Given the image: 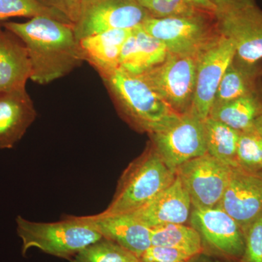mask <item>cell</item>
<instances>
[{"instance_id": "cell-1", "label": "cell", "mask_w": 262, "mask_h": 262, "mask_svg": "<svg viewBox=\"0 0 262 262\" xmlns=\"http://www.w3.org/2000/svg\"><path fill=\"white\" fill-rule=\"evenodd\" d=\"M3 27L26 46L33 82L51 83L69 75L84 61L72 24L37 16L24 23H5Z\"/></svg>"}, {"instance_id": "cell-2", "label": "cell", "mask_w": 262, "mask_h": 262, "mask_svg": "<svg viewBox=\"0 0 262 262\" xmlns=\"http://www.w3.org/2000/svg\"><path fill=\"white\" fill-rule=\"evenodd\" d=\"M101 77L122 116L136 130L149 135L161 132L173 125L181 116L141 75L119 68Z\"/></svg>"}, {"instance_id": "cell-3", "label": "cell", "mask_w": 262, "mask_h": 262, "mask_svg": "<svg viewBox=\"0 0 262 262\" xmlns=\"http://www.w3.org/2000/svg\"><path fill=\"white\" fill-rule=\"evenodd\" d=\"M177 173L167 166L152 144L122 173L113 201L102 215L134 213L170 186Z\"/></svg>"}, {"instance_id": "cell-4", "label": "cell", "mask_w": 262, "mask_h": 262, "mask_svg": "<svg viewBox=\"0 0 262 262\" xmlns=\"http://www.w3.org/2000/svg\"><path fill=\"white\" fill-rule=\"evenodd\" d=\"M17 234L22 241V254L32 248L62 258L70 259L81 251L103 238L83 216L68 215L51 223L31 222L18 215Z\"/></svg>"}, {"instance_id": "cell-5", "label": "cell", "mask_w": 262, "mask_h": 262, "mask_svg": "<svg viewBox=\"0 0 262 262\" xmlns=\"http://www.w3.org/2000/svg\"><path fill=\"white\" fill-rule=\"evenodd\" d=\"M206 14L154 18L149 17L142 29L165 45L169 53L198 57L220 35Z\"/></svg>"}, {"instance_id": "cell-6", "label": "cell", "mask_w": 262, "mask_h": 262, "mask_svg": "<svg viewBox=\"0 0 262 262\" xmlns=\"http://www.w3.org/2000/svg\"><path fill=\"white\" fill-rule=\"evenodd\" d=\"M198 57L179 56L168 52L161 63L141 75L151 89L180 115L192 107Z\"/></svg>"}, {"instance_id": "cell-7", "label": "cell", "mask_w": 262, "mask_h": 262, "mask_svg": "<svg viewBox=\"0 0 262 262\" xmlns=\"http://www.w3.org/2000/svg\"><path fill=\"white\" fill-rule=\"evenodd\" d=\"M190 226L201 237L203 253L231 262H238L246 246L245 234L236 221L220 206L192 208Z\"/></svg>"}, {"instance_id": "cell-8", "label": "cell", "mask_w": 262, "mask_h": 262, "mask_svg": "<svg viewBox=\"0 0 262 262\" xmlns=\"http://www.w3.org/2000/svg\"><path fill=\"white\" fill-rule=\"evenodd\" d=\"M150 17L136 0H83L74 24L78 41L114 29H134Z\"/></svg>"}, {"instance_id": "cell-9", "label": "cell", "mask_w": 262, "mask_h": 262, "mask_svg": "<svg viewBox=\"0 0 262 262\" xmlns=\"http://www.w3.org/2000/svg\"><path fill=\"white\" fill-rule=\"evenodd\" d=\"M151 144L172 171L208 153L204 121L190 111L166 130L150 134Z\"/></svg>"}, {"instance_id": "cell-10", "label": "cell", "mask_w": 262, "mask_h": 262, "mask_svg": "<svg viewBox=\"0 0 262 262\" xmlns=\"http://www.w3.org/2000/svg\"><path fill=\"white\" fill-rule=\"evenodd\" d=\"M232 169L207 153L183 164L177 174L189 193L192 208H209L220 204Z\"/></svg>"}, {"instance_id": "cell-11", "label": "cell", "mask_w": 262, "mask_h": 262, "mask_svg": "<svg viewBox=\"0 0 262 262\" xmlns=\"http://www.w3.org/2000/svg\"><path fill=\"white\" fill-rule=\"evenodd\" d=\"M219 32L233 42V59L243 64L262 61V10L256 4L215 13Z\"/></svg>"}, {"instance_id": "cell-12", "label": "cell", "mask_w": 262, "mask_h": 262, "mask_svg": "<svg viewBox=\"0 0 262 262\" xmlns=\"http://www.w3.org/2000/svg\"><path fill=\"white\" fill-rule=\"evenodd\" d=\"M235 53L233 42L220 34L198 57L193 115L204 121L209 117L217 89Z\"/></svg>"}, {"instance_id": "cell-13", "label": "cell", "mask_w": 262, "mask_h": 262, "mask_svg": "<svg viewBox=\"0 0 262 262\" xmlns=\"http://www.w3.org/2000/svg\"><path fill=\"white\" fill-rule=\"evenodd\" d=\"M218 206L238 224L244 234L262 215V172L232 169L228 186Z\"/></svg>"}, {"instance_id": "cell-14", "label": "cell", "mask_w": 262, "mask_h": 262, "mask_svg": "<svg viewBox=\"0 0 262 262\" xmlns=\"http://www.w3.org/2000/svg\"><path fill=\"white\" fill-rule=\"evenodd\" d=\"M192 208L189 193L177 174L170 186L130 214L151 229L168 224H186L189 220Z\"/></svg>"}, {"instance_id": "cell-15", "label": "cell", "mask_w": 262, "mask_h": 262, "mask_svg": "<svg viewBox=\"0 0 262 262\" xmlns=\"http://www.w3.org/2000/svg\"><path fill=\"white\" fill-rule=\"evenodd\" d=\"M37 117L26 89L0 94V149H11Z\"/></svg>"}, {"instance_id": "cell-16", "label": "cell", "mask_w": 262, "mask_h": 262, "mask_svg": "<svg viewBox=\"0 0 262 262\" xmlns=\"http://www.w3.org/2000/svg\"><path fill=\"white\" fill-rule=\"evenodd\" d=\"M103 238L110 239L140 258L151 246V229L130 214L84 215Z\"/></svg>"}, {"instance_id": "cell-17", "label": "cell", "mask_w": 262, "mask_h": 262, "mask_svg": "<svg viewBox=\"0 0 262 262\" xmlns=\"http://www.w3.org/2000/svg\"><path fill=\"white\" fill-rule=\"evenodd\" d=\"M168 55L165 45L139 26L132 29L122 46L120 69L133 75H141L161 63Z\"/></svg>"}, {"instance_id": "cell-18", "label": "cell", "mask_w": 262, "mask_h": 262, "mask_svg": "<svg viewBox=\"0 0 262 262\" xmlns=\"http://www.w3.org/2000/svg\"><path fill=\"white\" fill-rule=\"evenodd\" d=\"M31 72L24 43L13 33L0 28V94L26 89Z\"/></svg>"}, {"instance_id": "cell-19", "label": "cell", "mask_w": 262, "mask_h": 262, "mask_svg": "<svg viewBox=\"0 0 262 262\" xmlns=\"http://www.w3.org/2000/svg\"><path fill=\"white\" fill-rule=\"evenodd\" d=\"M132 29H114L79 40L84 61L97 71L100 77L120 68L122 46Z\"/></svg>"}, {"instance_id": "cell-20", "label": "cell", "mask_w": 262, "mask_h": 262, "mask_svg": "<svg viewBox=\"0 0 262 262\" xmlns=\"http://www.w3.org/2000/svg\"><path fill=\"white\" fill-rule=\"evenodd\" d=\"M262 91V67L232 60L222 77L213 106Z\"/></svg>"}, {"instance_id": "cell-21", "label": "cell", "mask_w": 262, "mask_h": 262, "mask_svg": "<svg viewBox=\"0 0 262 262\" xmlns=\"http://www.w3.org/2000/svg\"><path fill=\"white\" fill-rule=\"evenodd\" d=\"M261 115L262 91L213 106L209 117L241 132L254 127Z\"/></svg>"}, {"instance_id": "cell-22", "label": "cell", "mask_w": 262, "mask_h": 262, "mask_svg": "<svg viewBox=\"0 0 262 262\" xmlns=\"http://www.w3.org/2000/svg\"><path fill=\"white\" fill-rule=\"evenodd\" d=\"M204 127L208 154L231 168L238 167L237 147L239 131L210 117L204 120Z\"/></svg>"}, {"instance_id": "cell-23", "label": "cell", "mask_w": 262, "mask_h": 262, "mask_svg": "<svg viewBox=\"0 0 262 262\" xmlns=\"http://www.w3.org/2000/svg\"><path fill=\"white\" fill-rule=\"evenodd\" d=\"M151 246L180 250L191 256L203 253L201 236L192 226L168 224L151 229Z\"/></svg>"}, {"instance_id": "cell-24", "label": "cell", "mask_w": 262, "mask_h": 262, "mask_svg": "<svg viewBox=\"0 0 262 262\" xmlns=\"http://www.w3.org/2000/svg\"><path fill=\"white\" fill-rule=\"evenodd\" d=\"M154 18L213 14L216 7L210 0H136Z\"/></svg>"}, {"instance_id": "cell-25", "label": "cell", "mask_w": 262, "mask_h": 262, "mask_svg": "<svg viewBox=\"0 0 262 262\" xmlns=\"http://www.w3.org/2000/svg\"><path fill=\"white\" fill-rule=\"evenodd\" d=\"M73 262H141L120 245L103 238L90 245L74 256Z\"/></svg>"}, {"instance_id": "cell-26", "label": "cell", "mask_w": 262, "mask_h": 262, "mask_svg": "<svg viewBox=\"0 0 262 262\" xmlns=\"http://www.w3.org/2000/svg\"><path fill=\"white\" fill-rule=\"evenodd\" d=\"M46 16L71 24L67 17L39 0H0V22L13 17ZM73 25V24H72Z\"/></svg>"}, {"instance_id": "cell-27", "label": "cell", "mask_w": 262, "mask_h": 262, "mask_svg": "<svg viewBox=\"0 0 262 262\" xmlns=\"http://www.w3.org/2000/svg\"><path fill=\"white\" fill-rule=\"evenodd\" d=\"M237 163L246 170L262 172V136L255 127L239 132Z\"/></svg>"}, {"instance_id": "cell-28", "label": "cell", "mask_w": 262, "mask_h": 262, "mask_svg": "<svg viewBox=\"0 0 262 262\" xmlns=\"http://www.w3.org/2000/svg\"><path fill=\"white\" fill-rule=\"evenodd\" d=\"M245 237L244 253L238 262H262V215L248 227Z\"/></svg>"}, {"instance_id": "cell-29", "label": "cell", "mask_w": 262, "mask_h": 262, "mask_svg": "<svg viewBox=\"0 0 262 262\" xmlns=\"http://www.w3.org/2000/svg\"><path fill=\"white\" fill-rule=\"evenodd\" d=\"M192 256L176 248L151 246L141 255V262H188Z\"/></svg>"}, {"instance_id": "cell-30", "label": "cell", "mask_w": 262, "mask_h": 262, "mask_svg": "<svg viewBox=\"0 0 262 262\" xmlns=\"http://www.w3.org/2000/svg\"><path fill=\"white\" fill-rule=\"evenodd\" d=\"M45 5L58 10L75 24L80 14L81 5L83 0H39Z\"/></svg>"}, {"instance_id": "cell-31", "label": "cell", "mask_w": 262, "mask_h": 262, "mask_svg": "<svg viewBox=\"0 0 262 262\" xmlns=\"http://www.w3.org/2000/svg\"><path fill=\"white\" fill-rule=\"evenodd\" d=\"M210 1L216 7V11L237 9L248 5L256 4L255 0H210Z\"/></svg>"}, {"instance_id": "cell-32", "label": "cell", "mask_w": 262, "mask_h": 262, "mask_svg": "<svg viewBox=\"0 0 262 262\" xmlns=\"http://www.w3.org/2000/svg\"><path fill=\"white\" fill-rule=\"evenodd\" d=\"M188 262H231L226 261L222 258L215 257L211 255L206 254L205 253H200L196 256H192Z\"/></svg>"}, {"instance_id": "cell-33", "label": "cell", "mask_w": 262, "mask_h": 262, "mask_svg": "<svg viewBox=\"0 0 262 262\" xmlns=\"http://www.w3.org/2000/svg\"><path fill=\"white\" fill-rule=\"evenodd\" d=\"M254 127L258 130V132L262 136V115L258 117L255 122Z\"/></svg>"}]
</instances>
